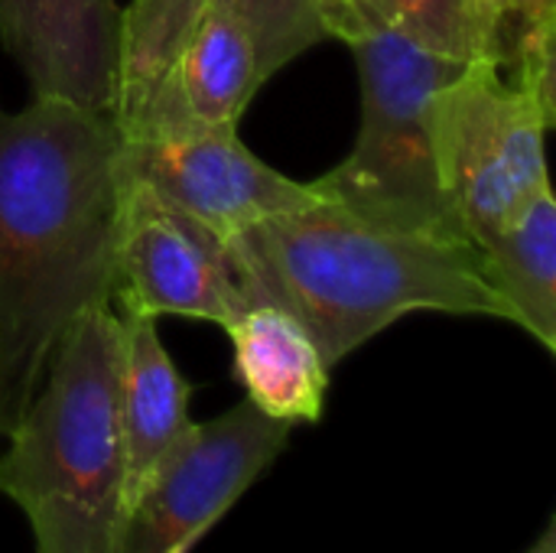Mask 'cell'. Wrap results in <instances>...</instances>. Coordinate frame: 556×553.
Instances as JSON below:
<instances>
[{
    "label": "cell",
    "instance_id": "obj_18",
    "mask_svg": "<svg viewBox=\"0 0 556 553\" xmlns=\"http://www.w3.org/2000/svg\"><path fill=\"white\" fill-rule=\"evenodd\" d=\"M525 553H556V531H554V525H547V531L538 538V544L531 548V551H525Z\"/></svg>",
    "mask_w": 556,
    "mask_h": 553
},
{
    "label": "cell",
    "instance_id": "obj_4",
    "mask_svg": "<svg viewBox=\"0 0 556 553\" xmlns=\"http://www.w3.org/2000/svg\"><path fill=\"white\" fill-rule=\"evenodd\" d=\"M349 49L362 78V127L349 156L313 179L323 202L378 228L469 241L446 202L433 147V98L463 62L391 33H368Z\"/></svg>",
    "mask_w": 556,
    "mask_h": 553
},
{
    "label": "cell",
    "instance_id": "obj_17",
    "mask_svg": "<svg viewBox=\"0 0 556 553\" xmlns=\"http://www.w3.org/2000/svg\"><path fill=\"white\" fill-rule=\"evenodd\" d=\"M248 26L257 52L261 81L326 39L319 0H225Z\"/></svg>",
    "mask_w": 556,
    "mask_h": 553
},
{
    "label": "cell",
    "instance_id": "obj_12",
    "mask_svg": "<svg viewBox=\"0 0 556 553\" xmlns=\"http://www.w3.org/2000/svg\"><path fill=\"white\" fill-rule=\"evenodd\" d=\"M235 378L248 401L287 424H316L326 411L329 365L306 326L274 303H254L225 326Z\"/></svg>",
    "mask_w": 556,
    "mask_h": 553
},
{
    "label": "cell",
    "instance_id": "obj_5",
    "mask_svg": "<svg viewBox=\"0 0 556 553\" xmlns=\"http://www.w3.org/2000/svg\"><path fill=\"white\" fill-rule=\"evenodd\" d=\"M554 114L495 62L472 59L433 98V147L446 202L479 248L551 186Z\"/></svg>",
    "mask_w": 556,
    "mask_h": 553
},
{
    "label": "cell",
    "instance_id": "obj_7",
    "mask_svg": "<svg viewBox=\"0 0 556 553\" xmlns=\"http://www.w3.org/2000/svg\"><path fill=\"white\" fill-rule=\"evenodd\" d=\"M130 316H182L228 326L251 303L228 241L124 173L117 225V287Z\"/></svg>",
    "mask_w": 556,
    "mask_h": 553
},
{
    "label": "cell",
    "instance_id": "obj_16",
    "mask_svg": "<svg viewBox=\"0 0 556 553\" xmlns=\"http://www.w3.org/2000/svg\"><path fill=\"white\" fill-rule=\"evenodd\" d=\"M208 3L212 0H134L124 10L117 98L150 85L173 62L176 49Z\"/></svg>",
    "mask_w": 556,
    "mask_h": 553
},
{
    "label": "cell",
    "instance_id": "obj_3",
    "mask_svg": "<svg viewBox=\"0 0 556 553\" xmlns=\"http://www.w3.org/2000/svg\"><path fill=\"white\" fill-rule=\"evenodd\" d=\"M0 453V495L36 553H114L124 525L121 316L98 306L55 345L39 391Z\"/></svg>",
    "mask_w": 556,
    "mask_h": 553
},
{
    "label": "cell",
    "instance_id": "obj_6",
    "mask_svg": "<svg viewBox=\"0 0 556 553\" xmlns=\"http://www.w3.org/2000/svg\"><path fill=\"white\" fill-rule=\"evenodd\" d=\"M290 433L293 424L267 417L248 398L192 424L127 508L114 553L192 548L287 450Z\"/></svg>",
    "mask_w": 556,
    "mask_h": 553
},
{
    "label": "cell",
    "instance_id": "obj_19",
    "mask_svg": "<svg viewBox=\"0 0 556 553\" xmlns=\"http://www.w3.org/2000/svg\"><path fill=\"white\" fill-rule=\"evenodd\" d=\"M192 548H176V551H169V553H189Z\"/></svg>",
    "mask_w": 556,
    "mask_h": 553
},
{
    "label": "cell",
    "instance_id": "obj_8",
    "mask_svg": "<svg viewBox=\"0 0 556 553\" xmlns=\"http://www.w3.org/2000/svg\"><path fill=\"white\" fill-rule=\"evenodd\" d=\"M121 169L222 241L264 218L323 202L313 183L290 179L251 153L235 127L173 140L121 137Z\"/></svg>",
    "mask_w": 556,
    "mask_h": 553
},
{
    "label": "cell",
    "instance_id": "obj_15",
    "mask_svg": "<svg viewBox=\"0 0 556 553\" xmlns=\"http://www.w3.org/2000/svg\"><path fill=\"white\" fill-rule=\"evenodd\" d=\"M482 59L538 95L556 117V0H476Z\"/></svg>",
    "mask_w": 556,
    "mask_h": 553
},
{
    "label": "cell",
    "instance_id": "obj_11",
    "mask_svg": "<svg viewBox=\"0 0 556 553\" xmlns=\"http://www.w3.org/2000/svg\"><path fill=\"white\" fill-rule=\"evenodd\" d=\"M189 385L160 342L156 319L121 316L124 515L156 466L189 433Z\"/></svg>",
    "mask_w": 556,
    "mask_h": 553
},
{
    "label": "cell",
    "instance_id": "obj_14",
    "mask_svg": "<svg viewBox=\"0 0 556 553\" xmlns=\"http://www.w3.org/2000/svg\"><path fill=\"white\" fill-rule=\"evenodd\" d=\"M326 39H362L368 33L401 36L440 59H482V20L476 0H319Z\"/></svg>",
    "mask_w": 556,
    "mask_h": 553
},
{
    "label": "cell",
    "instance_id": "obj_9",
    "mask_svg": "<svg viewBox=\"0 0 556 553\" xmlns=\"http://www.w3.org/2000/svg\"><path fill=\"white\" fill-rule=\"evenodd\" d=\"M261 85L244 20L225 0H212L173 62L150 85L117 98L111 114L124 140L192 137L238 127Z\"/></svg>",
    "mask_w": 556,
    "mask_h": 553
},
{
    "label": "cell",
    "instance_id": "obj_13",
    "mask_svg": "<svg viewBox=\"0 0 556 553\" xmlns=\"http://www.w3.org/2000/svg\"><path fill=\"white\" fill-rule=\"evenodd\" d=\"M479 261L489 287L508 310V323L556 352L554 189H541L508 225L479 244Z\"/></svg>",
    "mask_w": 556,
    "mask_h": 553
},
{
    "label": "cell",
    "instance_id": "obj_2",
    "mask_svg": "<svg viewBox=\"0 0 556 553\" xmlns=\"http://www.w3.org/2000/svg\"><path fill=\"white\" fill-rule=\"evenodd\" d=\"M228 248L248 303L296 316L329 368L420 310L508 323L476 244L378 228L329 202L264 218Z\"/></svg>",
    "mask_w": 556,
    "mask_h": 553
},
{
    "label": "cell",
    "instance_id": "obj_1",
    "mask_svg": "<svg viewBox=\"0 0 556 553\" xmlns=\"http://www.w3.org/2000/svg\"><path fill=\"white\" fill-rule=\"evenodd\" d=\"M121 130L59 98L0 108V437L42 385L68 326L114 306Z\"/></svg>",
    "mask_w": 556,
    "mask_h": 553
},
{
    "label": "cell",
    "instance_id": "obj_10",
    "mask_svg": "<svg viewBox=\"0 0 556 553\" xmlns=\"http://www.w3.org/2000/svg\"><path fill=\"white\" fill-rule=\"evenodd\" d=\"M124 10L114 0H0V49L33 98L114 111Z\"/></svg>",
    "mask_w": 556,
    "mask_h": 553
}]
</instances>
